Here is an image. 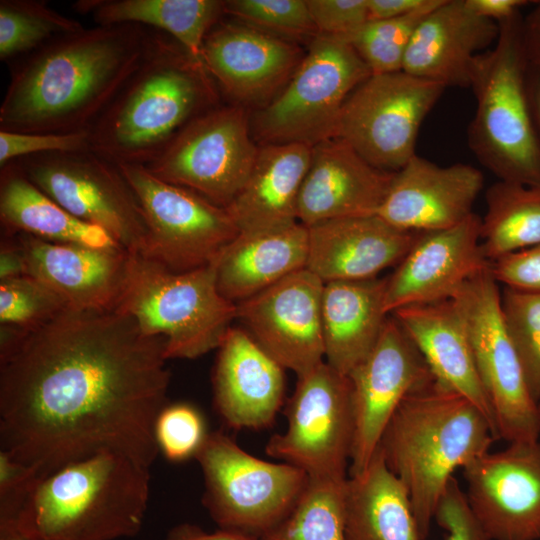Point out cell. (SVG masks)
Returning <instances> with one entry per match:
<instances>
[{
  "label": "cell",
  "mask_w": 540,
  "mask_h": 540,
  "mask_svg": "<svg viewBox=\"0 0 540 540\" xmlns=\"http://www.w3.org/2000/svg\"><path fill=\"white\" fill-rule=\"evenodd\" d=\"M539 406H540V403H539Z\"/></svg>",
  "instance_id": "cell-54"
},
{
  "label": "cell",
  "mask_w": 540,
  "mask_h": 540,
  "mask_svg": "<svg viewBox=\"0 0 540 540\" xmlns=\"http://www.w3.org/2000/svg\"><path fill=\"white\" fill-rule=\"evenodd\" d=\"M131 317L147 336L165 341L168 359H194L217 349L237 306L221 295L213 263L173 272L130 253L115 309Z\"/></svg>",
  "instance_id": "cell-7"
},
{
  "label": "cell",
  "mask_w": 540,
  "mask_h": 540,
  "mask_svg": "<svg viewBox=\"0 0 540 540\" xmlns=\"http://www.w3.org/2000/svg\"><path fill=\"white\" fill-rule=\"evenodd\" d=\"M445 89L404 71L371 74L344 103L335 137L372 166L397 172L416 154L420 127Z\"/></svg>",
  "instance_id": "cell-12"
},
{
  "label": "cell",
  "mask_w": 540,
  "mask_h": 540,
  "mask_svg": "<svg viewBox=\"0 0 540 540\" xmlns=\"http://www.w3.org/2000/svg\"><path fill=\"white\" fill-rule=\"evenodd\" d=\"M503 320L534 400L540 403V291L503 287Z\"/></svg>",
  "instance_id": "cell-38"
},
{
  "label": "cell",
  "mask_w": 540,
  "mask_h": 540,
  "mask_svg": "<svg viewBox=\"0 0 540 540\" xmlns=\"http://www.w3.org/2000/svg\"><path fill=\"white\" fill-rule=\"evenodd\" d=\"M500 296L499 283L489 268L467 281L451 299L463 316L498 439L508 443L537 441L540 406L530 393L505 327Z\"/></svg>",
  "instance_id": "cell-10"
},
{
  "label": "cell",
  "mask_w": 540,
  "mask_h": 540,
  "mask_svg": "<svg viewBox=\"0 0 540 540\" xmlns=\"http://www.w3.org/2000/svg\"><path fill=\"white\" fill-rule=\"evenodd\" d=\"M89 150H91L89 130L71 133L0 130V168L24 157Z\"/></svg>",
  "instance_id": "cell-42"
},
{
  "label": "cell",
  "mask_w": 540,
  "mask_h": 540,
  "mask_svg": "<svg viewBox=\"0 0 540 540\" xmlns=\"http://www.w3.org/2000/svg\"><path fill=\"white\" fill-rule=\"evenodd\" d=\"M386 278L324 284L321 304L325 362L343 375L357 367L377 344L389 314L384 308Z\"/></svg>",
  "instance_id": "cell-30"
},
{
  "label": "cell",
  "mask_w": 540,
  "mask_h": 540,
  "mask_svg": "<svg viewBox=\"0 0 540 540\" xmlns=\"http://www.w3.org/2000/svg\"><path fill=\"white\" fill-rule=\"evenodd\" d=\"M307 227L300 222L239 233L212 262L219 292L237 304L306 268Z\"/></svg>",
  "instance_id": "cell-28"
},
{
  "label": "cell",
  "mask_w": 540,
  "mask_h": 540,
  "mask_svg": "<svg viewBox=\"0 0 540 540\" xmlns=\"http://www.w3.org/2000/svg\"><path fill=\"white\" fill-rule=\"evenodd\" d=\"M304 55L298 46L245 23H217L205 38L202 59L221 89L239 103L273 99Z\"/></svg>",
  "instance_id": "cell-20"
},
{
  "label": "cell",
  "mask_w": 540,
  "mask_h": 540,
  "mask_svg": "<svg viewBox=\"0 0 540 540\" xmlns=\"http://www.w3.org/2000/svg\"><path fill=\"white\" fill-rule=\"evenodd\" d=\"M320 34L345 37L368 21L367 0H306Z\"/></svg>",
  "instance_id": "cell-45"
},
{
  "label": "cell",
  "mask_w": 540,
  "mask_h": 540,
  "mask_svg": "<svg viewBox=\"0 0 540 540\" xmlns=\"http://www.w3.org/2000/svg\"><path fill=\"white\" fill-rule=\"evenodd\" d=\"M208 433L200 412L185 403L167 404L155 423L159 450L173 462L195 457Z\"/></svg>",
  "instance_id": "cell-41"
},
{
  "label": "cell",
  "mask_w": 540,
  "mask_h": 540,
  "mask_svg": "<svg viewBox=\"0 0 540 540\" xmlns=\"http://www.w3.org/2000/svg\"><path fill=\"white\" fill-rule=\"evenodd\" d=\"M0 246V280L25 275L21 251L11 232L2 230Z\"/></svg>",
  "instance_id": "cell-50"
},
{
  "label": "cell",
  "mask_w": 540,
  "mask_h": 540,
  "mask_svg": "<svg viewBox=\"0 0 540 540\" xmlns=\"http://www.w3.org/2000/svg\"><path fill=\"white\" fill-rule=\"evenodd\" d=\"M39 480L32 467L0 449V528H21V512Z\"/></svg>",
  "instance_id": "cell-43"
},
{
  "label": "cell",
  "mask_w": 540,
  "mask_h": 540,
  "mask_svg": "<svg viewBox=\"0 0 540 540\" xmlns=\"http://www.w3.org/2000/svg\"><path fill=\"white\" fill-rule=\"evenodd\" d=\"M297 378L284 411L287 429L271 436L265 451L309 478L347 479L354 435L349 378L325 361Z\"/></svg>",
  "instance_id": "cell-13"
},
{
  "label": "cell",
  "mask_w": 540,
  "mask_h": 540,
  "mask_svg": "<svg viewBox=\"0 0 540 540\" xmlns=\"http://www.w3.org/2000/svg\"><path fill=\"white\" fill-rule=\"evenodd\" d=\"M462 470L468 504L489 540L540 539V440L508 443Z\"/></svg>",
  "instance_id": "cell-17"
},
{
  "label": "cell",
  "mask_w": 540,
  "mask_h": 540,
  "mask_svg": "<svg viewBox=\"0 0 540 540\" xmlns=\"http://www.w3.org/2000/svg\"><path fill=\"white\" fill-rule=\"evenodd\" d=\"M490 272L499 285L540 291V243L491 262Z\"/></svg>",
  "instance_id": "cell-46"
},
{
  "label": "cell",
  "mask_w": 540,
  "mask_h": 540,
  "mask_svg": "<svg viewBox=\"0 0 540 540\" xmlns=\"http://www.w3.org/2000/svg\"><path fill=\"white\" fill-rule=\"evenodd\" d=\"M324 284L305 268L236 304V319L243 329L297 377L325 361L321 319Z\"/></svg>",
  "instance_id": "cell-18"
},
{
  "label": "cell",
  "mask_w": 540,
  "mask_h": 540,
  "mask_svg": "<svg viewBox=\"0 0 540 540\" xmlns=\"http://www.w3.org/2000/svg\"><path fill=\"white\" fill-rule=\"evenodd\" d=\"M395 172L380 170L346 141L333 137L311 150L297 204V220L318 222L377 215Z\"/></svg>",
  "instance_id": "cell-23"
},
{
  "label": "cell",
  "mask_w": 540,
  "mask_h": 540,
  "mask_svg": "<svg viewBox=\"0 0 540 540\" xmlns=\"http://www.w3.org/2000/svg\"><path fill=\"white\" fill-rule=\"evenodd\" d=\"M41 191L78 219L139 253L147 228L137 197L119 167L97 153H49L13 161Z\"/></svg>",
  "instance_id": "cell-14"
},
{
  "label": "cell",
  "mask_w": 540,
  "mask_h": 540,
  "mask_svg": "<svg viewBox=\"0 0 540 540\" xmlns=\"http://www.w3.org/2000/svg\"><path fill=\"white\" fill-rule=\"evenodd\" d=\"M497 439L472 402L435 378L402 400L377 448L407 492L421 540L455 470L488 452Z\"/></svg>",
  "instance_id": "cell-4"
},
{
  "label": "cell",
  "mask_w": 540,
  "mask_h": 540,
  "mask_svg": "<svg viewBox=\"0 0 540 540\" xmlns=\"http://www.w3.org/2000/svg\"><path fill=\"white\" fill-rule=\"evenodd\" d=\"M150 468L102 451L40 479L20 515L31 540H115L143 526Z\"/></svg>",
  "instance_id": "cell-5"
},
{
  "label": "cell",
  "mask_w": 540,
  "mask_h": 540,
  "mask_svg": "<svg viewBox=\"0 0 540 540\" xmlns=\"http://www.w3.org/2000/svg\"><path fill=\"white\" fill-rule=\"evenodd\" d=\"M133 189L147 228L142 256L173 272L214 261L239 231L224 207L163 181L143 165H117Z\"/></svg>",
  "instance_id": "cell-11"
},
{
  "label": "cell",
  "mask_w": 540,
  "mask_h": 540,
  "mask_svg": "<svg viewBox=\"0 0 540 540\" xmlns=\"http://www.w3.org/2000/svg\"><path fill=\"white\" fill-rule=\"evenodd\" d=\"M484 187V176L474 166H440L415 154L394 173L377 215L407 231L452 227L473 212Z\"/></svg>",
  "instance_id": "cell-21"
},
{
  "label": "cell",
  "mask_w": 540,
  "mask_h": 540,
  "mask_svg": "<svg viewBox=\"0 0 540 540\" xmlns=\"http://www.w3.org/2000/svg\"><path fill=\"white\" fill-rule=\"evenodd\" d=\"M390 315L415 344L435 380L472 402L487 417L497 435L466 325L454 300L407 306Z\"/></svg>",
  "instance_id": "cell-27"
},
{
  "label": "cell",
  "mask_w": 540,
  "mask_h": 540,
  "mask_svg": "<svg viewBox=\"0 0 540 540\" xmlns=\"http://www.w3.org/2000/svg\"><path fill=\"white\" fill-rule=\"evenodd\" d=\"M2 229L93 248H122L105 230L73 216L34 185L14 163L1 167Z\"/></svg>",
  "instance_id": "cell-32"
},
{
  "label": "cell",
  "mask_w": 540,
  "mask_h": 540,
  "mask_svg": "<svg viewBox=\"0 0 540 540\" xmlns=\"http://www.w3.org/2000/svg\"><path fill=\"white\" fill-rule=\"evenodd\" d=\"M165 341L116 310L66 308L0 348V446L39 478L102 451L151 467Z\"/></svg>",
  "instance_id": "cell-1"
},
{
  "label": "cell",
  "mask_w": 540,
  "mask_h": 540,
  "mask_svg": "<svg viewBox=\"0 0 540 540\" xmlns=\"http://www.w3.org/2000/svg\"><path fill=\"white\" fill-rule=\"evenodd\" d=\"M0 540H31L20 528L0 529Z\"/></svg>",
  "instance_id": "cell-53"
},
{
  "label": "cell",
  "mask_w": 540,
  "mask_h": 540,
  "mask_svg": "<svg viewBox=\"0 0 540 540\" xmlns=\"http://www.w3.org/2000/svg\"><path fill=\"white\" fill-rule=\"evenodd\" d=\"M371 74L343 37L319 33L286 85L255 114L252 131L264 144L312 147L333 138L344 103Z\"/></svg>",
  "instance_id": "cell-8"
},
{
  "label": "cell",
  "mask_w": 540,
  "mask_h": 540,
  "mask_svg": "<svg viewBox=\"0 0 540 540\" xmlns=\"http://www.w3.org/2000/svg\"><path fill=\"white\" fill-rule=\"evenodd\" d=\"M77 20L36 0L0 1V59L29 54L63 34L78 31Z\"/></svg>",
  "instance_id": "cell-36"
},
{
  "label": "cell",
  "mask_w": 540,
  "mask_h": 540,
  "mask_svg": "<svg viewBox=\"0 0 540 540\" xmlns=\"http://www.w3.org/2000/svg\"><path fill=\"white\" fill-rule=\"evenodd\" d=\"M499 29L496 43L475 61L470 88L476 107L468 145L498 180L540 185V141L527 95L521 13Z\"/></svg>",
  "instance_id": "cell-6"
},
{
  "label": "cell",
  "mask_w": 540,
  "mask_h": 540,
  "mask_svg": "<svg viewBox=\"0 0 540 540\" xmlns=\"http://www.w3.org/2000/svg\"><path fill=\"white\" fill-rule=\"evenodd\" d=\"M528 3L525 0H465L469 10L498 25L520 13L521 7Z\"/></svg>",
  "instance_id": "cell-47"
},
{
  "label": "cell",
  "mask_w": 540,
  "mask_h": 540,
  "mask_svg": "<svg viewBox=\"0 0 540 540\" xmlns=\"http://www.w3.org/2000/svg\"><path fill=\"white\" fill-rule=\"evenodd\" d=\"M345 540H421L407 492L378 448L367 468L347 479Z\"/></svg>",
  "instance_id": "cell-31"
},
{
  "label": "cell",
  "mask_w": 540,
  "mask_h": 540,
  "mask_svg": "<svg viewBox=\"0 0 540 540\" xmlns=\"http://www.w3.org/2000/svg\"><path fill=\"white\" fill-rule=\"evenodd\" d=\"M523 18V41L530 64L540 67V1Z\"/></svg>",
  "instance_id": "cell-51"
},
{
  "label": "cell",
  "mask_w": 540,
  "mask_h": 540,
  "mask_svg": "<svg viewBox=\"0 0 540 540\" xmlns=\"http://www.w3.org/2000/svg\"><path fill=\"white\" fill-rule=\"evenodd\" d=\"M11 233L21 251L25 275L49 287L67 308L115 309L130 252L123 248H93L50 242L20 232Z\"/></svg>",
  "instance_id": "cell-22"
},
{
  "label": "cell",
  "mask_w": 540,
  "mask_h": 540,
  "mask_svg": "<svg viewBox=\"0 0 540 540\" xmlns=\"http://www.w3.org/2000/svg\"><path fill=\"white\" fill-rule=\"evenodd\" d=\"M156 30L97 25L60 35L13 70L0 106V130H90L142 63Z\"/></svg>",
  "instance_id": "cell-2"
},
{
  "label": "cell",
  "mask_w": 540,
  "mask_h": 540,
  "mask_svg": "<svg viewBox=\"0 0 540 540\" xmlns=\"http://www.w3.org/2000/svg\"><path fill=\"white\" fill-rule=\"evenodd\" d=\"M223 5L218 0H79L73 8L97 25L136 24L165 33L204 63V41Z\"/></svg>",
  "instance_id": "cell-33"
},
{
  "label": "cell",
  "mask_w": 540,
  "mask_h": 540,
  "mask_svg": "<svg viewBox=\"0 0 540 540\" xmlns=\"http://www.w3.org/2000/svg\"><path fill=\"white\" fill-rule=\"evenodd\" d=\"M223 8L242 23L277 36L319 34L306 0H229Z\"/></svg>",
  "instance_id": "cell-40"
},
{
  "label": "cell",
  "mask_w": 540,
  "mask_h": 540,
  "mask_svg": "<svg viewBox=\"0 0 540 540\" xmlns=\"http://www.w3.org/2000/svg\"><path fill=\"white\" fill-rule=\"evenodd\" d=\"M311 150V146L302 143L264 144L258 149L248 178L225 207L239 233L298 221V198Z\"/></svg>",
  "instance_id": "cell-29"
},
{
  "label": "cell",
  "mask_w": 540,
  "mask_h": 540,
  "mask_svg": "<svg viewBox=\"0 0 540 540\" xmlns=\"http://www.w3.org/2000/svg\"><path fill=\"white\" fill-rule=\"evenodd\" d=\"M218 349L213 401L233 429L269 427L283 405L284 368L241 327L231 326Z\"/></svg>",
  "instance_id": "cell-24"
},
{
  "label": "cell",
  "mask_w": 540,
  "mask_h": 540,
  "mask_svg": "<svg viewBox=\"0 0 540 540\" xmlns=\"http://www.w3.org/2000/svg\"><path fill=\"white\" fill-rule=\"evenodd\" d=\"M499 30L465 0H442L417 26L402 71L445 88H470L476 58L496 43Z\"/></svg>",
  "instance_id": "cell-26"
},
{
  "label": "cell",
  "mask_w": 540,
  "mask_h": 540,
  "mask_svg": "<svg viewBox=\"0 0 540 540\" xmlns=\"http://www.w3.org/2000/svg\"><path fill=\"white\" fill-rule=\"evenodd\" d=\"M258 149L244 108L216 105L193 119L145 167L225 208L248 178Z\"/></svg>",
  "instance_id": "cell-15"
},
{
  "label": "cell",
  "mask_w": 540,
  "mask_h": 540,
  "mask_svg": "<svg viewBox=\"0 0 540 540\" xmlns=\"http://www.w3.org/2000/svg\"><path fill=\"white\" fill-rule=\"evenodd\" d=\"M307 227L306 269L324 283L376 278L398 265L417 231L402 230L378 215L330 219Z\"/></svg>",
  "instance_id": "cell-25"
},
{
  "label": "cell",
  "mask_w": 540,
  "mask_h": 540,
  "mask_svg": "<svg viewBox=\"0 0 540 540\" xmlns=\"http://www.w3.org/2000/svg\"><path fill=\"white\" fill-rule=\"evenodd\" d=\"M442 0H430L423 8L406 16L367 21L343 37L368 66L372 74L402 71L407 48L422 19Z\"/></svg>",
  "instance_id": "cell-37"
},
{
  "label": "cell",
  "mask_w": 540,
  "mask_h": 540,
  "mask_svg": "<svg viewBox=\"0 0 540 540\" xmlns=\"http://www.w3.org/2000/svg\"><path fill=\"white\" fill-rule=\"evenodd\" d=\"M214 82L204 63L156 30L142 63L90 128L91 151L116 165H148L216 106Z\"/></svg>",
  "instance_id": "cell-3"
},
{
  "label": "cell",
  "mask_w": 540,
  "mask_h": 540,
  "mask_svg": "<svg viewBox=\"0 0 540 540\" xmlns=\"http://www.w3.org/2000/svg\"><path fill=\"white\" fill-rule=\"evenodd\" d=\"M526 87L534 126L540 141V67L529 63Z\"/></svg>",
  "instance_id": "cell-52"
},
{
  "label": "cell",
  "mask_w": 540,
  "mask_h": 540,
  "mask_svg": "<svg viewBox=\"0 0 540 540\" xmlns=\"http://www.w3.org/2000/svg\"><path fill=\"white\" fill-rule=\"evenodd\" d=\"M485 203L481 245L490 262L540 243V185L498 180Z\"/></svg>",
  "instance_id": "cell-34"
},
{
  "label": "cell",
  "mask_w": 540,
  "mask_h": 540,
  "mask_svg": "<svg viewBox=\"0 0 540 540\" xmlns=\"http://www.w3.org/2000/svg\"><path fill=\"white\" fill-rule=\"evenodd\" d=\"M434 520L445 531L446 540H489L454 476L438 501Z\"/></svg>",
  "instance_id": "cell-44"
},
{
  "label": "cell",
  "mask_w": 540,
  "mask_h": 540,
  "mask_svg": "<svg viewBox=\"0 0 540 540\" xmlns=\"http://www.w3.org/2000/svg\"><path fill=\"white\" fill-rule=\"evenodd\" d=\"M429 1L430 0H367L368 21L403 17L423 8Z\"/></svg>",
  "instance_id": "cell-49"
},
{
  "label": "cell",
  "mask_w": 540,
  "mask_h": 540,
  "mask_svg": "<svg viewBox=\"0 0 540 540\" xmlns=\"http://www.w3.org/2000/svg\"><path fill=\"white\" fill-rule=\"evenodd\" d=\"M66 308L56 293L29 275L0 280L1 325L32 328Z\"/></svg>",
  "instance_id": "cell-39"
},
{
  "label": "cell",
  "mask_w": 540,
  "mask_h": 540,
  "mask_svg": "<svg viewBox=\"0 0 540 540\" xmlns=\"http://www.w3.org/2000/svg\"><path fill=\"white\" fill-rule=\"evenodd\" d=\"M490 265L481 245V217L476 213L452 227L419 232L386 277L385 311L390 315L403 307L451 299Z\"/></svg>",
  "instance_id": "cell-19"
},
{
  "label": "cell",
  "mask_w": 540,
  "mask_h": 540,
  "mask_svg": "<svg viewBox=\"0 0 540 540\" xmlns=\"http://www.w3.org/2000/svg\"><path fill=\"white\" fill-rule=\"evenodd\" d=\"M165 540H261L259 537L233 530L219 529L209 533L199 526L182 523L170 529Z\"/></svg>",
  "instance_id": "cell-48"
},
{
  "label": "cell",
  "mask_w": 540,
  "mask_h": 540,
  "mask_svg": "<svg viewBox=\"0 0 540 540\" xmlns=\"http://www.w3.org/2000/svg\"><path fill=\"white\" fill-rule=\"evenodd\" d=\"M347 479L309 478L288 514L260 539L345 540Z\"/></svg>",
  "instance_id": "cell-35"
},
{
  "label": "cell",
  "mask_w": 540,
  "mask_h": 540,
  "mask_svg": "<svg viewBox=\"0 0 540 540\" xmlns=\"http://www.w3.org/2000/svg\"><path fill=\"white\" fill-rule=\"evenodd\" d=\"M203 504L220 529L261 538L292 509L308 483L301 469L259 459L226 434L209 432L196 456Z\"/></svg>",
  "instance_id": "cell-9"
},
{
  "label": "cell",
  "mask_w": 540,
  "mask_h": 540,
  "mask_svg": "<svg viewBox=\"0 0 540 540\" xmlns=\"http://www.w3.org/2000/svg\"><path fill=\"white\" fill-rule=\"evenodd\" d=\"M348 378L354 418L349 476H355L369 465L402 400L434 376L410 337L389 315L377 344Z\"/></svg>",
  "instance_id": "cell-16"
}]
</instances>
